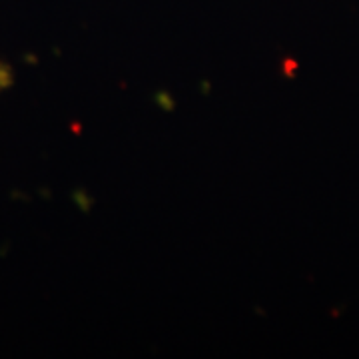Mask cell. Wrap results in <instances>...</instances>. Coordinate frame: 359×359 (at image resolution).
<instances>
[{
    "mask_svg": "<svg viewBox=\"0 0 359 359\" xmlns=\"http://www.w3.org/2000/svg\"><path fill=\"white\" fill-rule=\"evenodd\" d=\"M11 84V70L0 62V90L6 88Z\"/></svg>",
    "mask_w": 359,
    "mask_h": 359,
    "instance_id": "cell-1",
    "label": "cell"
}]
</instances>
